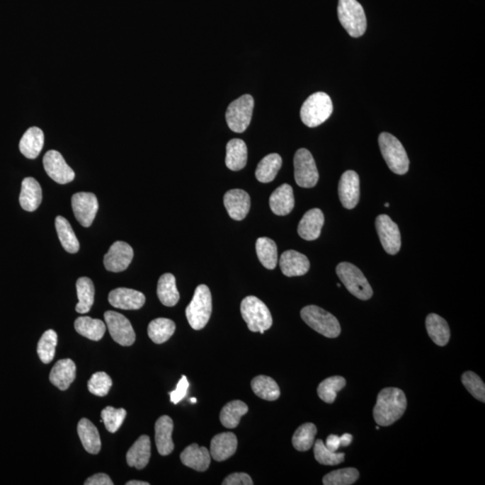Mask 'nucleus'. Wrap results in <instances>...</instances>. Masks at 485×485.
<instances>
[{
  "label": "nucleus",
  "instance_id": "11",
  "mask_svg": "<svg viewBox=\"0 0 485 485\" xmlns=\"http://www.w3.org/2000/svg\"><path fill=\"white\" fill-rule=\"evenodd\" d=\"M103 316H105L110 336L115 342L122 346H130L135 343V329L126 316L115 311H107Z\"/></svg>",
  "mask_w": 485,
  "mask_h": 485
},
{
  "label": "nucleus",
  "instance_id": "30",
  "mask_svg": "<svg viewBox=\"0 0 485 485\" xmlns=\"http://www.w3.org/2000/svg\"><path fill=\"white\" fill-rule=\"evenodd\" d=\"M247 147L244 140L233 139L227 144L226 166L232 171H240L246 166Z\"/></svg>",
  "mask_w": 485,
  "mask_h": 485
},
{
  "label": "nucleus",
  "instance_id": "55",
  "mask_svg": "<svg viewBox=\"0 0 485 485\" xmlns=\"http://www.w3.org/2000/svg\"><path fill=\"white\" fill-rule=\"evenodd\" d=\"M190 402H192L193 404H196V402H197L196 398H190Z\"/></svg>",
  "mask_w": 485,
  "mask_h": 485
},
{
  "label": "nucleus",
  "instance_id": "33",
  "mask_svg": "<svg viewBox=\"0 0 485 485\" xmlns=\"http://www.w3.org/2000/svg\"><path fill=\"white\" fill-rule=\"evenodd\" d=\"M283 165L282 156L273 153L264 156L257 166L256 176L261 183L273 182Z\"/></svg>",
  "mask_w": 485,
  "mask_h": 485
},
{
  "label": "nucleus",
  "instance_id": "34",
  "mask_svg": "<svg viewBox=\"0 0 485 485\" xmlns=\"http://www.w3.org/2000/svg\"><path fill=\"white\" fill-rule=\"evenodd\" d=\"M249 413V406L242 401L235 400L227 403L220 411L219 419L222 426L227 429H235L240 423L241 418Z\"/></svg>",
  "mask_w": 485,
  "mask_h": 485
},
{
  "label": "nucleus",
  "instance_id": "32",
  "mask_svg": "<svg viewBox=\"0 0 485 485\" xmlns=\"http://www.w3.org/2000/svg\"><path fill=\"white\" fill-rule=\"evenodd\" d=\"M157 297L166 307H175L180 299L176 287V278L171 273H165L157 283Z\"/></svg>",
  "mask_w": 485,
  "mask_h": 485
},
{
  "label": "nucleus",
  "instance_id": "31",
  "mask_svg": "<svg viewBox=\"0 0 485 485\" xmlns=\"http://www.w3.org/2000/svg\"><path fill=\"white\" fill-rule=\"evenodd\" d=\"M428 334L437 346H445L450 342V329L447 321L439 314H430L426 319Z\"/></svg>",
  "mask_w": 485,
  "mask_h": 485
},
{
  "label": "nucleus",
  "instance_id": "21",
  "mask_svg": "<svg viewBox=\"0 0 485 485\" xmlns=\"http://www.w3.org/2000/svg\"><path fill=\"white\" fill-rule=\"evenodd\" d=\"M237 439L232 433H224L216 435L210 443V456L217 462L229 460L236 453Z\"/></svg>",
  "mask_w": 485,
  "mask_h": 485
},
{
  "label": "nucleus",
  "instance_id": "45",
  "mask_svg": "<svg viewBox=\"0 0 485 485\" xmlns=\"http://www.w3.org/2000/svg\"><path fill=\"white\" fill-rule=\"evenodd\" d=\"M314 455L317 462L324 466H337L344 461L346 455L333 452L326 447L322 440H317L314 446Z\"/></svg>",
  "mask_w": 485,
  "mask_h": 485
},
{
  "label": "nucleus",
  "instance_id": "44",
  "mask_svg": "<svg viewBox=\"0 0 485 485\" xmlns=\"http://www.w3.org/2000/svg\"><path fill=\"white\" fill-rule=\"evenodd\" d=\"M360 473L356 468H343L331 472L323 478L324 485H351L359 479Z\"/></svg>",
  "mask_w": 485,
  "mask_h": 485
},
{
  "label": "nucleus",
  "instance_id": "52",
  "mask_svg": "<svg viewBox=\"0 0 485 485\" xmlns=\"http://www.w3.org/2000/svg\"><path fill=\"white\" fill-rule=\"evenodd\" d=\"M324 445H326V447L329 448V450L333 451V452H337V450H339V447H341L340 437H338L337 435H329V436L327 437L326 443Z\"/></svg>",
  "mask_w": 485,
  "mask_h": 485
},
{
  "label": "nucleus",
  "instance_id": "17",
  "mask_svg": "<svg viewBox=\"0 0 485 485\" xmlns=\"http://www.w3.org/2000/svg\"><path fill=\"white\" fill-rule=\"evenodd\" d=\"M108 299L113 307L123 310H138L146 302V297L143 293L127 287H118L112 290Z\"/></svg>",
  "mask_w": 485,
  "mask_h": 485
},
{
  "label": "nucleus",
  "instance_id": "35",
  "mask_svg": "<svg viewBox=\"0 0 485 485\" xmlns=\"http://www.w3.org/2000/svg\"><path fill=\"white\" fill-rule=\"evenodd\" d=\"M76 332L92 341H100L105 336L106 326L102 320L89 316H80L74 324Z\"/></svg>",
  "mask_w": 485,
  "mask_h": 485
},
{
  "label": "nucleus",
  "instance_id": "50",
  "mask_svg": "<svg viewBox=\"0 0 485 485\" xmlns=\"http://www.w3.org/2000/svg\"><path fill=\"white\" fill-rule=\"evenodd\" d=\"M223 485H252V478L246 473H234L224 479Z\"/></svg>",
  "mask_w": 485,
  "mask_h": 485
},
{
  "label": "nucleus",
  "instance_id": "41",
  "mask_svg": "<svg viewBox=\"0 0 485 485\" xmlns=\"http://www.w3.org/2000/svg\"><path fill=\"white\" fill-rule=\"evenodd\" d=\"M346 386V380L343 377L334 376L324 380L317 388L320 399L327 404H333L336 399L337 393Z\"/></svg>",
  "mask_w": 485,
  "mask_h": 485
},
{
  "label": "nucleus",
  "instance_id": "38",
  "mask_svg": "<svg viewBox=\"0 0 485 485\" xmlns=\"http://www.w3.org/2000/svg\"><path fill=\"white\" fill-rule=\"evenodd\" d=\"M251 386L253 393L263 400L275 401L280 396V387L276 381L264 375L254 377Z\"/></svg>",
  "mask_w": 485,
  "mask_h": 485
},
{
  "label": "nucleus",
  "instance_id": "18",
  "mask_svg": "<svg viewBox=\"0 0 485 485\" xmlns=\"http://www.w3.org/2000/svg\"><path fill=\"white\" fill-rule=\"evenodd\" d=\"M224 205L232 219L243 220L250 210L249 194L240 189L230 190L224 195Z\"/></svg>",
  "mask_w": 485,
  "mask_h": 485
},
{
  "label": "nucleus",
  "instance_id": "37",
  "mask_svg": "<svg viewBox=\"0 0 485 485\" xmlns=\"http://www.w3.org/2000/svg\"><path fill=\"white\" fill-rule=\"evenodd\" d=\"M55 227L63 249L69 253H78L79 242L68 220L64 217L58 216L55 219Z\"/></svg>",
  "mask_w": 485,
  "mask_h": 485
},
{
  "label": "nucleus",
  "instance_id": "27",
  "mask_svg": "<svg viewBox=\"0 0 485 485\" xmlns=\"http://www.w3.org/2000/svg\"><path fill=\"white\" fill-rule=\"evenodd\" d=\"M181 461L185 466L193 470L204 472L208 470L210 464V453L205 447L192 444L181 453Z\"/></svg>",
  "mask_w": 485,
  "mask_h": 485
},
{
  "label": "nucleus",
  "instance_id": "1",
  "mask_svg": "<svg viewBox=\"0 0 485 485\" xmlns=\"http://www.w3.org/2000/svg\"><path fill=\"white\" fill-rule=\"evenodd\" d=\"M407 407L406 394L396 387L381 390L374 407L373 416L380 426H392L404 416Z\"/></svg>",
  "mask_w": 485,
  "mask_h": 485
},
{
  "label": "nucleus",
  "instance_id": "16",
  "mask_svg": "<svg viewBox=\"0 0 485 485\" xmlns=\"http://www.w3.org/2000/svg\"><path fill=\"white\" fill-rule=\"evenodd\" d=\"M360 177L356 172L349 170L343 173L338 187L341 202L344 208L353 210L359 203Z\"/></svg>",
  "mask_w": 485,
  "mask_h": 485
},
{
  "label": "nucleus",
  "instance_id": "9",
  "mask_svg": "<svg viewBox=\"0 0 485 485\" xmlns=\"http://www.w3.org/2000/svg\"><path fill=\"white\" fill-rule=\"evenodd\" d=\"M254 100L250 95H244L233 101L226 112V120L234 132H246L252 120Z\"/></svg>",
  "mask_w": 485,
  "mask_h": 485
},
{
  "label": "nucleus",
  "instance_id": "28",
  "mask_svg": "<svg viewBox=\"0 0 485 485\" xmlns=\"http://www.w3.org/2000/svg\"><path fill=\"white\" fill-rule=\"evenodd\" d=\"M45 145V135L41 129L32 127L26 130L19 143L20 152L29 159H35L40 155Z\"/></svg>",
  "mask_w": 485,
  "mask_h": 485
},
{
  "label": "nucleus",
  "instance_id": "5",
  "mask_svg": "<svg viewBox=\"0 0 485 485\" xmlns=\"http://www.w3.org/2000/svg\"><path fill=\"white\" fill-rule=\"evenodd\" d=\"M338 18L343 28L353 38H360L366 32L367 18L363 6L357 0H339Z\"/></svg>",
  "mask_w": 485,
  "mask_h": 485
},
{
  "label": "nucleus",
  "instance_id": "8",
  "mask_svg": "<svg viewBox=\"0 0 485 485\" xmlns=\"http://www.w3.org/2000/svg\"><path fill=\"white\" fill-rule=\"evenodd\" d=\"M336 274L346 289L358 299L367 300L372 297V287L363 272L354 264L350 263L338 264Z\"/></svg>",
  "mask_w": 485,
  "mask_h": 485
},
{
  "label": "nucleus",
  "instance_id": "6",
  "mask_svg": "<svg viewBox=\"0 0 485 485\" xmlns=\"http://www.w3.org/2000/svg\"><path fill=\"white\" fill-rule=\"evenodd\" d=\"M380 152L391 171L404 175L409 169V159L402 143L390 133H381L379 138Z\"/></svg>",
  "mask_w": 485,
  "mask_h": 485
},
{
  "label": "nucleus",
  "instance_id": "40",
  "mask_svg": "<svg viewBox=\"0 0 485 485\" xmlns=\"http://www.w3.org/2000/svg\"><path fill=\"white\" fill-rule=\"evenodd\" d=\"M176 332V324L171 319H156L149 323L148 334L152 342L161 344L167 342Z\"/></svg>",
  "mask_w": 485,
  "mask_h": 485
},
{
  "label": "nucleus",
  "instance_id": "53",
  "mask_svg": "<svg viewBox=\"0 0 485 485\" xmlns=\"http://www.w3.org/2000/svg\"><path fill=\"white\" fill-rule=\"evenodd\" d=\"M340 439L341 446L348 447L351 443H353V437L351 434L346 433L343 434L342 437H340Z\"/></svg>",
  "mask_w": 485,
  "mask_h": 485
},
{
  "label": "nucleus",
  "instance_id": "43",
  "mask_svg": "<svg viewBox=\"0 0 485 485\" xmlns=\"http://www.w3.org/2000/svg\"><path fill=\"white\" fill-rule=\"evenodd\" d=\"M57 343L58 336L55 331L48 330L42 334L38 343V353L43 363L49 364L55 359Z\"/></svg>",
  "mask_w": 485,
  "mask_h": 485
},
{
  "label": "nucleus",
  "instance_id": "48",
  "mask_svg": "<svg viewBox=\"0 0 485 485\" xmlns=\"http://www.w3.org/2000/svg\"><path fill=\"white\" fill-rule=\"evenodd\" d=\"M462 383L472 396L481 402H485V386L479 376L472 371H467L463 374Z\"/></svg>",
  "mask_w": 485,
  "mask_h": 485
},
{
  "label": "nucleus",
  "instance_id": "56",
  "mask_svg": "<svg viewBox=\"0 0 485 485\" xmlns=\"http://www.w3.org/2000/svg\"><path fill=\"white\" fill-rule=\"evenodd\" d=\"M384 206H386V207H387V208H388V207H389V206H390V204H389V203H386V204H384Z\"/></svg>",
  "mask_w": 485,
  "mask_h": 485
},
{
  "label": "nucleus",
  "instance_id": "19",
  "mask_svg": "<svg viewBox=\"0 0 485 485\" xmlns=\"http://www.w3.org/2000/svg\"><path fill=\"white\" fill-rule=\"evenodd\" d=\"M280 267L287 277L302 276L309 272L310 263L303 253L295 250H289L280 256Z\"/></svg>",
  "mask_w": 485,
  "mask_h": 485
},
{
  "label": "nucleus",
  "instance_id": "15",
  "mask_svg": "<svg viewBox=\"0 0 485 485\" xmlns=\"http://www.w3.org/2000/svg\"><path fill=\"white\" fill-rule=\"evenodd\" d=\"M135 252L132 247L122 241H117L103 257L105 269L112 273H122L130 266Z\"/></svg>",
  "mask_w": 485,
  "mask_h": 485
},
{
  "label": "nucleus",
  "instance_id": "36",
  "mask_svg": "<svg viewBox=\"0 0 485 485\" xmlns=\"http://www.w3.org/2000/svg\"><path fill=\"white\" fill-rule=\"evenodd\" d=\"M76 292L79 299V303L76 306V312L89 313L95 301V286L92 280L88 277L79 278L76 282Z\"/></svg>",
  "mask_w": 485,
  "mask_h": 485
},
{
  "label": "nucleus",
  "instance_id": "2",
  "mask_svg": "<svg viewBox=\"0 0 485 485\" xmlns=\"http://www.w3.org/2000/svg\"><path fill=\"white\" fill-rule=\"evenodd\" d=\"M333 102L331 97L324 92L311 95L304 102L300 110V117L304 125L314 128L322 125L333 113Z\"/></svg>",
  "mask_w": 485,
  "mask_h": 485
},
{
  "label": "nucleus",
  "instance_id": "25",
  "mask_svg": "<svg viewBox=\"0 0 485 485\" xmlns=\"http://www.w3.org/2000/svg\"><path fill=\"white\" fill-rule=\"evenodd\" d=\"M150 456H152V443L147 435H142L130 448L126 455L127 464L130 467L143 469L148 466Z\"/></svg>",
  "mask_w": 485,
  "mask_h": 485
},
{
  "label": "nucleus",
  "instance_id": "26",
  "mask_svg": "<svg viewBox=\"0 0 485 485\" xmlns=\"http://www.w3.org/2000/svg\"><path fill=\"white\" fill-rule=\"evenodd\" d=\"M295 199L292 187L287 183L280 186L270 197V210L278 216H286L292 212Z\"/></svg>",
  "mask_w": 485,
  "mask_h": 485
},
{
  "label": "nucleus",
  "instance_id": "10",
  "mask_svg": "<svg viewBox=\"0 0 485 485\" xmlns=\"http://www.w3.org/2000/svg\"><path fill=\"white\" fill-rule=\"evenodd\" d=\"M294 176L297 185L302 188H312L319 182V170L309 150L300 149L296 152L294 156Z\"/></svg>",
  "mask_w": 485,
  "mask_h": 485
},
{
  "label": "nucleus",
  "instance_id": "14",
  "mask_svg": "<svg viewBox=\"0 0 485 485\" xmlns=\"http://www.w3.org/2000/svg\"><path fill=\"white\" fill-rule=\"evenodd\" d=\"M376 229L384 251L394 256L401 249V234L397 224L387 215H380L376 219Z\"/></svg>",
  "mask_w": 485,
  "mask_h": 485
},
{
  "label": "nucleus",
  "instance_id": "46",
  "mask_svg": "<svg viewBox=\"0 0 485 485\" xmlns=\"http://www.w3.org/2000/svg\"><path fill=\"white\" fill-rule=\"evenodd\" d=\"M127 416L126 410L123 408L115 409L112 406H107L102 411L101 417L106 430L111 433H115L122 426Z\"/></svg>",
  "mask_w": 485,
  "mask_h": 485
},
{
  "label": "nucleus",
  "instance_id": "23",
  "mask_svg": "<svg viewBox=\"0 0 485 485\" xmlns=\"http://www.w3.org/2000/svg\"><path fill=\"white\" fill-rule=\"evenodd\" d=\"M42 200V187L33 177L23 180L19 202L26 212H33L41 205Z\"/></svg>",
  "mask_w": 485,
  "mask_h": 485
},
{
  "label": "nucleus",
  "instance_id": "3",
  "mask_svg": "<svg viewBox=\"0 0 485 485\" xmlns=\"http://www.w3.org/2000/svg\"><path fill=\"white\" fill-rule=\"evenodd\" d=\"M241 314L251 332L263 333L273 326V317L268 307L254 296L246 297L241 302Z\"/></svg>",
  "mask_w": 485,
  "mask_h": 485
},
{
  "label": "nucleus",
  "instance_id": "12",
  "mask_svg": "<svg viewBox=\"0 0 485 485\" xmlns=\"http://www.w3.org/2000/svg\"><path fill=\"white\" fill-rule=\"evenodd\" d=\"M45 172L55 182L66 185L75 179V173L66 163L64 157L56 150H50L43 157Z\"/></svg>",
  "mask_w": 485,
  "mask_h": 485
},
{
  "label": "nucleus",
  "instance_id": "54",
  "mask_svg": "<svg viewBox=\"0 0 485 485\" xmlns=\"http://www.w3.org/2000/svg\"><path fill=\"white\" fill-rule=\"evenodd\" d=\"M126 484L127 485H149V483H148V481L132 480V481H128V483H127Z\"/></svg>",
  "mask_w": 485,
  "mask_h": 485
},
{
  "label": "nucleus",
  "instance_id": "49",
  "mask_svg": "<svg viewBox=\"0 0 485 485\" xmlns=\"http://www.w3.org/2000/svg\"><path fill=\"white\" fill-rule=\"evenodd\" d=\"M189 382L186 376H183L177 384L176 388L169 393L170 400L173 404H177L186 396L188 392Z\"/></svg>",
  "mask_w": 485,
  "mask_h": 485
},
{
  "label": "nucleus",
  "instance_id": "51",
  "mask_svg": "<svg viewBox=\"0 0 485 485\" xmlns=\"http://www.w3.org/2000/svg\"><path fill=\"white\" fill-rule=\"evenodd\" d=\"M85 485H113L111 478L106 474H96L86 480Z\"/></svg>",
  "mask_w": 485,
  "mask_h": 485
},
{
  "label": "nucleus",
  "instance_id": "13",
  "mask_svg": "<svg viewBox=\"0 0 485 485\" xmlns=\"http://www.w3.org/2000/svg\"><path fill=\"white\" fill-rule=\"evenodd\" d=\"M73 212L76 220L84 227L92 225L98 212V200L92 193H78L72 199Z\"/></svg>",
  "mask_w": 485,
  "mask_h": 485
},
{
  "label": "nucleus",
  "instance_id": "47",
  "mask_svg": "<svg viewBox=\"0 0 485 485\" xmlns=\"http://www.w3.org/2000/svg\"><path fill=\"white\" fill-rule=\"evenodd\" d=\"M113 386V380L105 372L93 374L88 387L89 392L97 396H105Z\"/></svg>",
  "mask_w": 485,
  "mask_h": 485
},
{
  "label": "nucleus",
  "instance_id": "7",
  "mask_svg": "<svg viewBox=\"0 0 485 485\" xmlns=\"http://www.w3.org/2000/svg\"><path fill=\"white\" fill-rule=\"evenodd\" d=\"M301 319L316 332L327 338L340 336L339 321L332 314L317 306H307L300 312Z\"/></svg>",
  "mask_w": 485,
  "mask_h": 485
},
{
  "label": "nucleus",
  "instance_id": "20",
  "mask_svg": "<svg viewBox=\"0 0 485 485\" xmlns=\"http://www.w3.org/2000/svg\"><path fill=\"white\" fill-rule=\"evenodd\" d=\"M324 224V216L322 210L312 209L306 212L301 219L297 227V233L301 239L313 241L319 239Z\"/></svg>",
  "mask_w": 485,
  "mask_h": 485
},
{
  "label": "nucleus",
  "instance_id": "42",
  "mask_svg": "<svg viewBox=\"0 0 485 485\" xmlns=\"http://www.w3.org/2000/svg\"><path fill=\"white\" fill-rule=\"evenodd\" d=\"M316 433L317 429L314 424L311 423L303 424V426L297 428L293 435V447L301 452L309 450L313 447Z\"/></svg>",
  "mask_w": 485,
  "mask_h": 485
},
{
  "label": "nucleus",
  "instance_id": "22",
  "mask_svg": "<svg viewBox=\"0 0 485 485\" xmlns=\"http://www.w3.org/2000/svg\"><path fill=\"white\" fill-rule=\"evenodd\" d=\"M173 430V421L169 416H163L156 421L155 439L157 451L161 456L171 454L175 448L172 439Z\"/></svg>",
  "mask_w": 485,
  "mask_h": 485
},
{
  "label": "nucleus",
  "instance_id": "39",
  "mask_svg": "<svg viewBox=\"0 0 485 485\" xmlns=\"http://www.w3.org/2000/svg\"><path fill=\"white\" fill-rule=\"evenodd\" d=\"M256 253L261 263L266 269H275L278 263V250L275 242L269 237H260L256 241Z\"/></svg>",
  "mask_w": 485,
  "mask_h": 485
},
{
  "label": "nucleus",
  "instance_id": "24",
  "mask_svg": "<svg viewBox=\"0 0 485 485\" xmlns=\"http://www.w3.org/2000/svg\"><path fill=\"white\" fill-rule=\"evenodd\" d=\"M76 367L70 359L60 360L53 366L50 373V381L59 390L68 389L76 379Z\"/></svg>",
  "mask_w": 485,
  "mask_h": 485
},
{
  "label": "nucleus",
  "instance_id": "4",
  "mask_svg": "<svg viewBox=\"0 0 485 485\" xmlns=\"http://www.w3.org/2000/svg\"><path fill=\"white\" fill-rule=\"evenodd\" d=\"M212 312V293L206 285H199L189 306L186 307V317L190 327L202 330L208 324Z\"/></svg>",
  "mask_w": 485,
  "mask_h": 485
},
{
  "label": "nucleus",
  "instance_id": "29",
  "mask_svg": "<svg viewBox=\"0 0 485 485\" xmlns=\"http://www.w3.org/2000/svg\"><path fill=\"white\" fill-rule=\"evenodd\" d=\"M78 433L84 448L89 453L96 455L101 450V439L97 428L86 418L79 421Z\"/></svg>",
  "mask_w": 485,
  "mask_h": 485
}]
</instances>
